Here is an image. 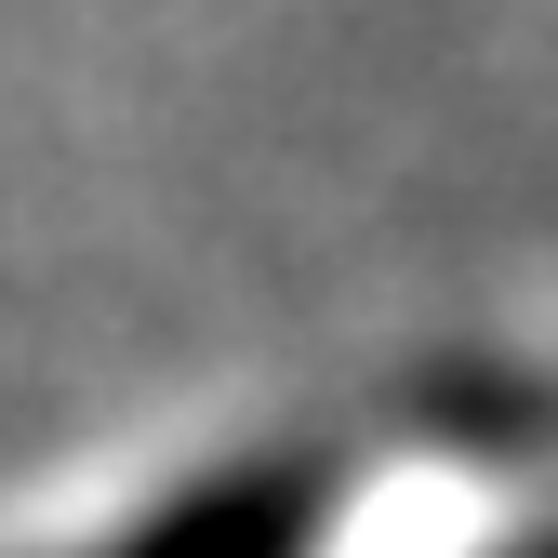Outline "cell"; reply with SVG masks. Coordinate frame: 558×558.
<instances>
[{
    "mask_svg": "<svg viewBox=\"0 0 558 558\" xmlns=\"http://www.w3.org/2000/svg\"><path fill=\"white\" fill-rule=\"evenodd\" d=\"M319 506H332V452L253 386H214L53 465L27 493L14 558H306Z\"/></svg>",
    "mask_w": 558,
    "mask_h": 558,
    "instance_id": "1",
    "label": "cell"
},
{
    "mask_svg": "<svg viewBox=\"0 0 558 558\" xmlns=\"http://www.w3.org/2000/svg\"><path fill=\"white\" fill-rule=\"evenodd\" d=\"M545 532H558V412L506 386H439L373 452L332 465L306 558H545Z\"/></svg>",
    "mask_w": 558,
    "mask_h": 558,
    "instance_id": "2",
    "label": "cell"
}]
</instances>
